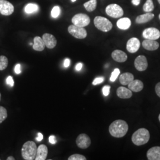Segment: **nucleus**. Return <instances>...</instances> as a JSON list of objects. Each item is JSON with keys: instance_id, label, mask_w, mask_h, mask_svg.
Instances as JSON below:
<instances>
[{"instance_id": "obj_1", "label": "nucleus", "mask_w": 160, "mask_h": 160, "mask_svg": "<svg viewBox=\"0 0 160 160\" xmlns=\"http://www.w3.org/2000/svg\"><path fill=\"white\" fill-rule=\"evenodd\" d=\"M128 128V125L125 121L119 119L111 123L109 126V132L113 137L122 138L127 133Z\"/></svg>"}, {"instance_id": "obj_2", "label": "nucleus", "mask_w": 160, "mask_h": 160, "mask_svg": "<svg viewBox=\"0 0 160 160\" xmlns=\"http://www.w3.org/2000/svg\"><path fill=\"white\" fill-rule=\"evenodd\" d=\"M150 138L148 131L145 128H140L135 132L132 137V141L135 145L140 146L147 143Z\"/></svg>"}, {"instance_id": "obj_3", "label": "nucleus", "mask_w": 160, "mask_h": 160, "mask_svg": "<svg viewBox=\"0 0 160 160\" xmlns=\"http://www.w3.org/2000/svg\"><path fill=\"white\" fill-rule=\"evenodd\" d=\"M36 144L33 141H28L24 143L22 148V155L23 158L26 160L35 159L37 153Z\"/></svg>"}, {"instance_id": "obj_4", "label": "nucleus", "mask_w": 160, "mask_h": 160, "mask_svg": "<svg viewBox=\"0 0 160 160\" xmlns=\"http://www.w3.org/2000/svg\"><path fill=\"white\" fill-rule=\"evenodd\" d=\"M94 23L97 29L104 32H108L113 28L112 23L108 18L102 16H97L94 19Z\"/></svg>"}, {"instance_id": "obj_5", "label": "nucleus", "mask_w": 160, "mask_h": 160, "mask_svg": "<svg viewBox=\"0 0 160 160\" xmlns=\"http://www.w3.org/2000/svg\"><path fill=\"white\" fill-rule=\"evenodd\" d=\"M106 12L110 16L114 18L122 17L123 15V10L122 8L116 4H112L106 7Z\"/></svg>"}, {"instance_id": "obj_6", "label": "nucleus", "mask_w": 160, "mask_h": 160, "mask_svg": "<svg viewBox=\"0 0 160 160\" xmlns=\"http://www.w3.org/2000/svg\"><path fill=\"white\" fill-rule=\"evenodd\" d=\"M72 23L75 26L84 28L90 23V18L86 14L80 13L75 14L72 18Z\"/></svg>"}, {"instance_id": "obj_7", "label": "nucleus", "mask_w": 160, "mask_h": 160, "mask_svg": "<svg viewBox=\"0 0 160 160\" xmlns=\"http://www.w3.org/2000/svg\"><path fill=\"white\" fill-rule=\"evenodd\" d=\"M68 32L77 39H82L86 38L87 33L84 28H81L75 25H70L68 28Z\"/></svg>"}, {"instance_id": "obj_8", "label": "nucleus", "mask_w": 160, "mask_h": 160, "mask_svg": "<svg viewBox=\"0 0 160 160\" xmlns=\"http://www.w3.org/2000/svg\"><path fill=\"white\" fill-rule=\"evenodd\" d=\"M14 11V7L7 0H0V13L4 16H10Z\"/></svg>"}, {"instance_id": "obj_9", "label": "nucleus", "mask_w": 160, "mask_h": 160, "mask_svg": "<svg viewBox=\"0 0 160 160\" xmlns=\"http://www.w3.org/2000/svg\"><path fill=\"white\" fill-rule=\"evenodd\" d=\"M142 36L145 39L157 40L160 38V32L155 28H149L143 30Z\"/></svg>"}, {"instance_id": "obj_10", "label": "nucleus", "mask_w": 160, "mask_h": 160, "mask_svg": "<svg viewBox=\"0 0 160 160\" xmlns=\"http://www.w3.org/2000/svg\"><path fill=\"white\" fill-rule=\"evenodd\" d=\"M76 143L80 148H87L91 144V139L87 135L81 133L77 138Z\"/></svg>"}, {"instance_id": "obj_11", "label": "nucleus", "mask_w": 160, "mask_h": 160, "mask_svg": "<svg viewBox=\"0 0 160 160\" xmlns=\"http://www.w3.org/2000/svg\"><path fill=\"white\" fill-rule=\"evenodd\" d=\"M140 46L141 43L139 40L136 38H132L128 41L126 43V49L129 52L133 53L139 50Z\"/></svg>"}, {"instance_id": "obj_12", "label": "nucleus", "mask_w": 160, "mask_h": 160, "mask_svg": "<svg viewBox=\"0 0 160 160\" xmlns=\"http://www.w3.org/2000/svg\"><path fill=\"white\" fill-rule=\"evenodd\" d=\"M135 67L139 71H143L148 67V62L146 57L143 55L138 56L134 62Z\"/></svg>"}, {"instance_id": "obj_13", "label": "nucleus", "mask_w": 160, "mask_h": 160, "mask_svg": "<svg viewBox=\"0 0 160 160\" xmlns=\"http://www.w3.org/2000/svg\"><path fill=\"white\" fill-rule=\"evenodd\" d=\"M42 39L44 41L45 46L49 49L54 48L57 44V40L52 34L45 33L42 36Z\"/></svg>"}, {"instance_id": "obj_14", "label": "nucleus", "mask_w": 160, "mask_h": 160, "mask_svg": "<svg viewBox=\"0 0 160 160\" xmlns=\"http://www.w3.org/2000/svg\"><path fill=\"white\" fill-rule=\"evenodd\" d=\"M48 154V149L45 145L42 144L37 149L36 160H45Z\"/></svg>"}, {"instance_id": "obj_15", "label": "nucleus", "mask_w": 160, "mask_h": 160, "mask_svg": "<svg viewBox=\"0 0 160 160\" xmlns=\"http://www.w3.org/2000/svg\"><path fill=\"white\" fill-rule=\"evenodd\" d=\"M142 46L143 48L148 51H155L158 49L159 43L155 40H151V39H145L142 42Z\"/></svg>"}, {"instance_id": "obj_16", "label": "nucleus", "mask_w": 160, "mask_h": 160, "mask_svg": "<svg viewBox=\"0 0 160 160\" xmlns=\"http://www.w3.org/2000/svg\"><path fill=\"white\" fill-rule=\"evenodd\" d=\"M147 156L149 160H160V147H154L149 149Z\"/></svg>"}, {"instance_id": "obj_17", "label": "nucleus", "mask_w": 160, "mask_h": 160, "mask_svg": "<svg viewBox=\"0 0 160 160\" xmlns=\"http://www.w3.org/2000/svg\"><path fill=\"white\" fill-rule=\"evenodd\" d=\"M112 57L115 61L118 62H124L128 59L126 53L120 50H115L112 53Z\"/></svg>"}, {"instance_id": "obj_18", "label": "nucleus", "mask_w": 160, "mask_h": 160, "mask_svg": "<svg viewBox=\"0 0 160 160\" xmlns=\"http://www.w3.org/2000/svg\"><path fill=\"white\" fill-rule=\"evenodd\" d=\"M116 94L118 97L123 99L129 98L132 96V92L131 90L124 87H119L117 90Z\"/></svg>"}, {"instance_id": "obj_19", "label": "nucleus", "mask_w": 160, "mask_h": 160, "mask_svg": "<svg viewBox=\"0 0 160 160\" xmlns=\"http://www.w3.org/2000/svg\"><path fill=\"white\" fill-rule=\"evenodd\" d=\"M128 88L132 92H139L142 90L143 82L139 80H133L128 85Z\"/></svg>"}, {"instance_id": "obj_20", "label": "nucleus", "mask_w": 160, "mask_h": 160, "mask_svg": "<svg viewBox=\"0 0 160 160\" xmlns=\"http://www.w3.org/2000/svg\"><path fill=\"white\" fill-rule=\"evenodd\" d=\"M154 17V14L151 12H146L145 14L138 16L135 20V22L137 24H143L151 21Z\"/></svg>"}, {"instance_id": "obj_21", "label": "nucleus", "mask_w": 160, "mask_h": 160, "mask_svg": "<svg viewBox=\"0 0 160 160\" xmlns=\"http://www.w3.org/2000/svg\"><path fill=\"white\" fill-rule=\"evenodd\" d=\"M117 26L119 29L121 30H127L129 29L131 26V21L128 17H124L120 18L117 22Z\"/></svg>"}, {"instance_id": "obj_22", "label": "nucleus", "mask_w": 160, "mask_h": 160, "mask_svg": "<svg viewBox=\"0 0 160 160\" xmlns=\"http://www.w3.org/2000/svg\"><path fill=\"white\" fill-rule=\"evenodd\" d=\"M34 43L33 45V49L36 51H42L45 48V44L42 38L36 36L34 38Z\"/></svg>"}, {"instance_id": "obj_23", "label": "nucleus", "mask_w": 160, "mask_h": 160, "mask_svg": "<svg viewBox=\"0 0 160 160\" xmlns=\"http://www.w3.org/2000/svg\"><path fill=\"white\" fill-rule=\"evenodd\" d=\"M133 80H134V76L130 72L123 73L119 77L120 84H122L123 86L128 85Z\"/></svg>"}, {"instance_id": "obj_24", "label": "nucleus", "mask_w": 160, "mask_h": 160, "mask_svg": "<svg viewBox=\"0 0 160 160\" xmlns=\"http://www.w3.org/2000/svg\"><path fill=\"white\" fill-rule=\"evenodd\" d=\"M39 7L38 4L34 3H29L25 6L24 12L27 14H33L39 11Z\"/></svg>"}, {"instance_id": "obj_25", "label": "nucleus", "mask_w": 160, "mask_h": 160, "mask_svg": "<svg viewBox=\"0 0 160 160\" xmlns=\"http://www.w3.org/2000/svg\"><path fill=\"white\" fill-rule=\"evenodd\" d=\"M87 11L88 12H93L97 7V0H90L84 4Z\"/></svg>"}, {"instance_id": "obj_26", "label": "nucleus", "mask_w": 160, "mask_h": 160, "mask_svg": "<svg viewBox=\"0 0 160 160\" xmlns=\"http://www.w3.org/2000/svg\"><path fill=\"white\" fill-rule=\"evenodd\" d=\"M154 9V5L152 0H147L143 6V11L146 12H151Z\"/></svg>"}, {"instance_id": "obj_27", "label": "nucleus", "mask_w": 160, "mask_h": 160, "mask_svg": "<svg viewBox=\"0 0 160 160\" xmlns=\"http://www.w3.org/2000/svg\"><path fill=\"white\" fill-rule=\"evenodd\" d=\"M8 59L5 56H0V71H3L8 66Z\"/></svg>"}, {"instance_id": "obj_28", "label": "nucleus", "mask_w": 160, "mask_h": 160, "mask_svg": "<svg viewBox=\"0 0 160 160\" xmlns=\"http://www.w3.org/2000/svg\"><path fill=\"white\" fill-rule=\"evenodd\" d=\"M7 118V112L5 108L0 106V123L6 120Z\"/></svg>"}, {"instance_id": "obj_29", "label": "nucleus", "mask_w": 160, "mask_h": 160, "mask_svg": "<svg viewBox=\"0 0 160 160\" xmlns=\"http://www.w3.org/2000/svg\"><path fill=\"white\" fill-rule=\"evenodd\" d=\"M61 12V8L59 6H55L51 11V16L53 18H57L59 17Z\"/></svg>"}, {"instance_id": "obj_30", "label": "nucleus", "mask_w": 160, "mask_h": 160, "mask_svg": "<svg viewBox=\"0 0 160 160\" xmlns=\"http://www.w3.org/2000/svg\"><path fill=\"white\" fill-rule=\"evenodd\" d=\"M87 158L85 156L82 155L75 154L69 157L68 160H86Z\"/></svg>"}, {"instance_id": "obj_31", "label": "nucleus", "mask_w": 160, "mask_h": 160, "mask_svg": "<svg viewBox=\"0 0 160 160\" xmlns=\"http://www.w3.org/2000/svg\"><path fill=\"white\" fill-rule=\"evenodd\" d=\"M120 74V70L119 69L115 68L114 71H113V72L112 73L111 77L110 78V81L111 82H114L117 79L118 77L119 76V75Z\"/></svg>"}, {"instance_id": "obj_32", "label": "nucleus", "mask_w": 160, "mask_h": 160, "mask_svg": "<svg viewBox=\"0 0 160 160\" xmlns=\"http://www.w3.org/2000/svg\"><path fill=\"white\" fill-rule=\"evenodd\" d=\"M110 86H104L103 89H102L103 95H104V96H108L109 93H110Z\"/></svg>"}, {"instance_id": "obj_33", "label": "nucleus", "mask_w": 160, "mask_h": 160, "mask_svg": "<svg viewBox=\"0 0 160 160\" xmlns=\"http://www.w3.org/2000/svg\"><path fill=\"white\" fill-rule=\"evenodd\" d=\"M104 80V78L103 77H97L92 81V85L96 86L97 84H101L103 82Z\"/></svg>"}, {"instance_id": "obj_34", "label": "nucleus", "mask_w": 160, "mask_h": 160, "mask_svg": "<svg viewBox=\"0 0 160 160\" xmlns=\"http://www.w3.org/2000/svg\"><path fill=\"white\" fill-rule=\"evenodd\" d=\"M6 83L10 87H13L14 85V81L12 76H8L6 79Z\"/></svg>"}, {"instance_id": "obj_35", "label": "nucleus", "mask_w": 160, "mask_h": 160, "mask_svg": "<svg viewBox=\"0 0 160 160\" xmlns=\"http://www.w3.org/2000/svg\"><path fill=\"white\" fill-rule=\"evenodd\" d=\"M21 65L20 63H18L16 66H15V68H14V72L16 74H19L21 73Z\"/></svg>"}, {"instance_id": "obj_36", "label": "nucleus", "mask_w": 160, "mask_h": 160, "mask_svg": "<svg viewBox=\"0 0 160 160\" xmlns=\"http://www.w3.org/2000/svg\"><path fill=\"white\" fill-rule=\"evenodd\" d=\"M155 92H156L157 96L160 97V82L157 83V85L155 86Z\"/></svg>"}, {"instance_id": "obj_37", "label": "nucleus", "mask_w": 160, "mask_h": 160, "mask_svg": "<svg viewBox=\"0 0 160 160\" xmlns=\"http://www.w3.org/2000/svg\"><path fill=\"white\" fill-rule=\"evenodd\" d=\"M49 141L50 143L52 144H55L57 143V139H56V137L54 135H51L49 138Z\"/></svg>"}, {"instance_id": "obj_38", "label": "nucleus", "mask_w": 160, "mask_h": 160, "mask_svg": "<svg viewBox=\"0 0 160 160\" xmlns=\"http://www.w3.org/2000/svg\"><path fill=\"white\" fill-rule=\"evenodd\" d=\"M70 59L69 58H66L64 61V62H63V66L65 67V68H68L69 67V66L70 65Z\"/></svg>"}, {"instance_id": "obj_39", "label": "nucleus", "mask_w": 160, "mask_h": 160, "mask_svg": "<svg viewBox=\"0 0 160 160\" xmlns=\"http://www.w3.org/2000/svg\"><path fill=\"white\" fill-rule=\"evenodd\" d=\"M43 138V136L42 133H38V137H36V139L37 140V141H38V142H40V141H42Z\"/></svg>"}, {"instance_id": "obj_40", "label": "nucleus", "mask_w": 160, "mask_h": 160, "mask_svg": "<svg viewBox=\"0 0 160 160\" xmlns=\"http://www.w3.org/2000/svg\"><path fill=\"white\" fill-rule=\"evenodd\" d=\"M82 66H83L82 63H78L76 65V66H75V69H76L77 71H80L81 70L82 68Z\"/></svg>"}, {"instance_id": "obj_41", "label": "nucleus", "mask_w": 160, "mask_h": 160, "mask_svg": "<svg viewBox=\"0 0 160 160\" xmlns=\"http://www.w3.org/2000/svg\"><path fill=\"white\" fill-rule=\"evenodd\" d=\"M141 2V0H132V3L135 6H138L139 5Z\"/></svg>"}, {"instance_id": "obj_42", "label": "nucleus", "mask_w": 160, "mask_h": 160, "mask_svg": "<svg viewBox=\"0 0 160 160\" xmlns=\"http://www.w3.org/2000/svg\"><path fill=\"white\" fill-rule=\"evenodd\" d=\"M14 158L13 157H12V156H10V157H8V158H7V160H14Z\"/></svg>"}, {"instance_id": "obj_43", "label": "nucleus", "mask_w": 160, "mask_h": 160, "mask_svg": "<svg viewBox=\"0 0 160 160\" xmlns=\"http://www.w3.org/2000/svg\"><path fill=\"white\" fill-rule=\"evenodd\" d=\"M72 1V2H75V1H76L77 0H71Z\"/></svg>"}, {"instance_id": "obj_44", "label": "nucleus", "mask_w": 160, "mask_h": 160, "mask_svg": "<svg viewBox=\"0 0 160 160\" xmlns=\"http://www.w3.org/2000/svg\"><path fill=\"white\" fill-rule=\"evenodd\" d=\"M157 1H158V3H159V4H160V0H157Z\"/></svg>"}, {"instance_id": "obj_45", "label": "nucleus", "mask_w": 160, "mask_h": 160, "mask_svg": "<svg viewBox=\"0 0 160 160\" xmlns=\"http://www.w3.org/2000/svg\"><path fill=\"white\" fill-rule=\"evenodd\" d=\"M158 119H159V120H160V115H159V116H158Z\"/></svg>"}, {"instance_id": "obj_46", "label": "nucleus", "mask_w": 160, "mask_h": 160, "mask_svg": "<svg viewBox=\"0 0 160 160\" xmlns=\"http://www.w3.org/2000/svg\"><path fill=\"white\" fill-rule=\"evenodd\" d=\"M1 93H0V100H1Z\"/></svg>"}, {"instance_id": "obj_47", "label": "nucleus", "mask_w": 160, "mask_h": 160, "mask_svg": "<svg viewBox=\"0 0 160 160\" xmlns=\"http://www.w3.org/2000/svg\"><path fill=\"white\" fill-rule=\"evenodd\" d=\"M158 17H159V18L160 19V14H159V16H158Z\"/></svg>"}]
</instances>
